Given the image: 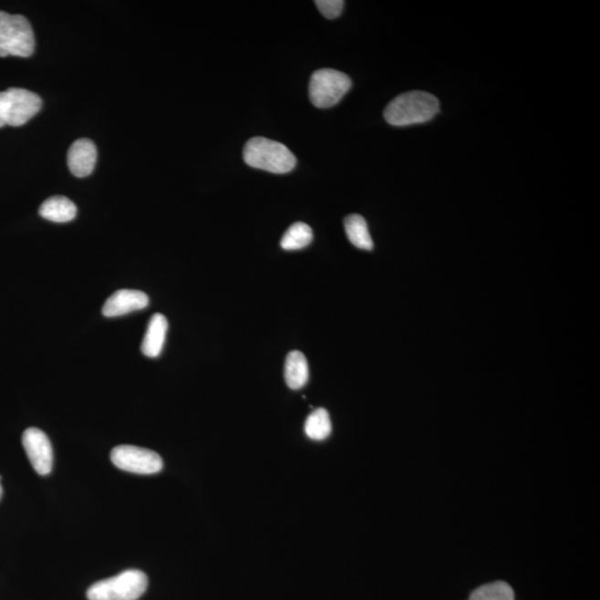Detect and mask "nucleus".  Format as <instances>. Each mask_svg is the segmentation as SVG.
Wrapping results in <instances>:
<instances>
[{"label": "nucleus", "mask_w": 600, "mask_h": 600, "mask_svg": "<svg viewBox=\"0 0 600 600\" xmlns=\"http://www.w3.org/2000/svg\"><path fill=\"white\" fill-rule=\"evenodd\" d=\"M440 111V101L425 91H409L398 96L386 107L384 117L396 127L423 124Z\"/></svg>", "instance_id": "f257e3e1"}, {"label": "nucleus", "mask_w": 600, "mask_h": 600, "mask_svg": "<svg viewBox=\"0 0 600 600\" xmlns=\"http://www.w3.org/2000/svg\"><path fill=\"white\" fill-rule=\"evenodd\" d=\"M243 160L248 166L273 174H287L297 164L296 157L282 142L253 137L243 149Z\"/></svg>", "instance_id": "f03ea898"}, {"label": "nucleus", "mask_w": 600, "mask_h": 600, "mask_svg": "<svg viewBox=\"0 0 600 600\" xmlns=\"http://www.w3.org/2000/svg\"><path fill=\"white\" fill-rule=\"evenodd\" d=\"M35 46L32 25L26 17L0 12V58H27L34 54Z\"/></svg>", "instance_id": "7ed1b4c3"}, {"label": "nucleus", "mask_w": 600, "mask_h": 600, "mask_svg": "<svg viewBox=\"0 0 600 600\" xmlns=\"http://www.w3.org/2000/svg\"><path fill=\"white\" fill-rule=\"evenodd\" d=\"M149 578L137 569H129L117 576L91 584L89 600H137L146 592Z\"/></svg>", "instance_id": "20e7f679"}, {"label": "nucleus", "mask_w": 600, "mask_h": 600, "mask_svg": "<svg viewBox=\"0 0 600 600\" xmlns=\"http://www.w3.org/2000/svg\"><path fill=\"white\" fill-rule=\"evenodd\" d=\"M42 109L37 94L23 88L0 91V129L4 126L19 127L27 123Z\"/></svg>", "instance_id": "39448f33"}, {"label": "nucleus", "mask_w": 600, "mask_h": 600, "mask_svg": "<svg viewBox=\"0 0 600 600\" xmlns=\"http://www.w3.org/2000/svg\"><path fill=\"white\" fill-rule=\"evenodd\" d=\"M352 88V80L342 71L319 69L309 83V98L318 109H329L338 104Z\"/></svg>", "instance_id": "423d86ee"}, {"label": "nucleus", "mask_w": 600, "mask_h": 600, "mask_svg": "<svg viewBox=\"0 0 600 600\" xmlns=\"http://www.w3.org/2000/svg\"><path fill=\"white\" fill-rule=\"evenodd\" d=\"M110 460L119 470L140 475L157 474L164 467L157 452L130 445L115 447L110 452Z\"/></svg>", "instance_id": "0eeeda50"}, {"label": "nucleus", "mask_w": 600, "mask_h": 600, "mask_svg": "<svg viewBox=\"0 0 600 600\" xmlns=\"http://www.w3.org/2000/svg\"><path fill=\"white\" fill-rule=\"evenodd\" d=\"M23 446L34 470L42 476L50 474L54 455L47 435L38 429H28L23 435Z\"/></svg>", "instance_id": "6e6552de"}, {"label": "nucleus", "mask_w": 600, "mask_h": 600, "mask_svg": "<svg viewBox=\"0 0 600 600\" xmlns=\"http://www.w3.org/2000/svg\"><path fill=\"white\" fill-rule=\"evenodd\" d=\"M150 298L135 289H120L106 300L103 307L105 317H119L149 306Z\"/></svg>", "instance_id": "1a4fd4ad"}, {"label": "nucleus", "mask_w": 600, "mask_h": 600, "mask_svg": "<svg viewBox=\"0 0 600 600\" xmlns=\"http://www.w3.org/2000/svg\"><path fill=\"white\" fill-rule=\"evenodd\" d=\"M68 167L76 177H88L95 170L98 161V149L88 139L76 140L68 151Z\"/></svg>", "instance_id": "9d476101"}, {"label": "nucleus", "mask_w": 600, "mask_h": 600, "mask_svg": "<svg viewBox=\"0 0 600 600\" xmlns=\"http://www.w3.org/2000/svg\"><path fill=\"white\" fill-rule=\"evenodd\" d=\"M168 322L164 315L155 314L150 320L149 327L142 340L141 352L146 357L156 358L161 354L166 340Z\"/></svg>", "instance_id": "9b49d317"}, {"label": "nucleus", "mask_w": 600, "mask_h": 600, "mask_svg": "<svg viewBox=\"0 0 600 600\" xmlns=\"http://www.w3.org/2000/svg\"><path fill=\"white\" fill-rule=\"evenodd\" d=\"M39 215L50 222H68L78 215V207L67 197L54 196L42 203Z\"/></svg>", "instance_id": "f8f14e48"}, {"label": "nucleus", "mask_w": 600, "mask_h": 600, "mask_svg": "<svg viewBox=\"0 0 600 600\" xmlns=\"http://www.w3.org/2000/svg\"><path fill=\"white\" fill-rule=\"evenodd\" d=\"M308 379L309 367L305 355L298 350L289 353L284 362V380L288 388L294 390L303 388Z\"/></svg>", "instance_id": "ddd939ff"}, {"label": "nucleus", "mask_w": 600, "mask_h": 600, "mask_svg": "<svg viewBox=\"0 0 600 600\" xmlns=\"http://www.w3.org/2000/svg\"><path fill=\"white\" fill-rule=\"evenodd\" d=\"M344 225L349 242L355 247L363 249V251H373V239H371L368 225L364 217L360 215H349L345 218Z\"/></svg>", "instance_id": "4468645a"}, {"label": "nucleus", "mask_w": 600, "mask_h": 600, "mask_svg": "<svg viewBox=\"0 0 600 600\" xmlns=\"http://www.w3.org/2000/svg\"><path fill=\"white\" fill-rule=\"evenodd\" d=\"M305 433L313 440H325L332 433V421L328 411L324 409L314 410L305 423Z\"/></svg>", "instance_id": "2eb2a0df"}, {"label": "nucleus", "mask_w": 600, "mask_h": 600, "mask_svg": "<svg viewBox=\"0 0 600 600\" xmlns=\"http://www.w3.org/2000/svg\"><path fill=\"white\" fill-rule=\"evenodd\" d=\"M313 242V231L307 223L296 222L288 228L282 238L281 246L284 251H299Z\"/></svg>", "instance_id": "dca6fc26"}, {"label": "nucleus", "mask_w": 600, "mask_h": 600, "mask_svg": "<svg viewBox=\"0 0 600 600\" xmlns=\"http://www.w3.org/2000/svg\"><path fill=\"white\" fill-rule=\"evenodd\" d=\"M470 600H515L512 588L503 582L484 584L471 595Z\"/></svg>", "instance_id": "f3484780"}, {"label": "nucleus", "mask_w": 600, "mask_h": 600, "mask_svg": "<svg viewBox=\"0 0 600 600\" xmlns=\"http://www.w3.org/2000/svg\"><path fill=\"white\" fill-rule=\"evenodd\" d=\"M315 4L320 13L328 19L337 18L342 14L345 5L343 0H317Z\"/></svg>", "instance_id": "a211bd4d"}, {"label": "nucleus", "mask_w": 600, "mask_h": 600, "mask_svg": "<svg viewBox=\"0 0 600 600\" xmlns=\"http://www.w3.org/2000/svg\"><path fill=\"white\" fill-rule=\"evenodd\" d=\"M0 481H2V477H0ZM3 497V487L2 484H0V500H2Z\"/></svg>", "instance_id": "6ab92c4d"}]
</instances>
